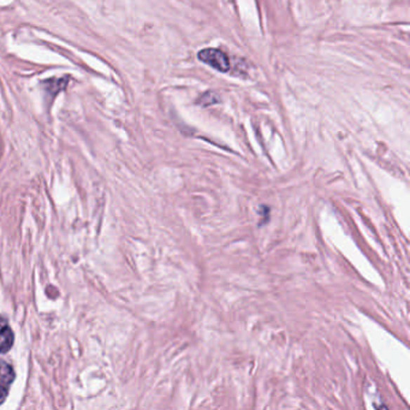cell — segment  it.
<instances>
[{
	"instance_id": "obj_2",
	"label": "cell",
	"mask_w": 410,
	"mask_h": 410,
	"mask_svg": "<svg viewBox=\"0 0 410 410\" xmlns=\"http://www.w3.org/2000/svg\"><path fill=\"white\" fill-rule=\"evenodd\" d=\"M13 379L15 373L13 367L5 362H0V403L4 402Z\"/></svg>"
},
{
	"instance_id": "obj_1",
	"label": "cell",
	"mask_w": 410,
	"mask_h": 410,
	"mask_svg": "<svg viewBox=\"0 0 410 410\" xmlns=\"http://www.w3.org/2000/svg\"><path fill=\"white\" fill-rule=\"evenodd\" d=\"M202 63L207 64L220 72H227L230 70V60L227 55L217 48H204L197 55Z\"/></svg>"
},
{
	"instance_id": "obj_3",
	"label": "cell",
	"mask_w": 410,
	"mask_h": 410,
	"mask_svg": "<svg viewBox=\"0 0 410 410\" xmlns=\"http://www.w3.org/2000/svg\"><path fill=\"white\" fill-rule=\"evenodd\" d=\"M13 332L6 322V319L0 317V354L8 352L13 345Z\"/></svg>"
},
{
	"instance_id": "obj_4",
	"label": "cell",
	"mask_w": 410,
	"mask_h": 410,
	"mask_svg": "<svg viewBox=\"0 0 410 410\" xmlns=\"http://www.w3.org/2000/svg\"><path fill=\"white\" fill-rule=\"evenodd\" d=\"M197 102L202 105V106H209V105L217 104V102H219V95H217V94L213 92L206 93V94H204L201 99L197 101Z\"/></svg>"
}]
</instances>
